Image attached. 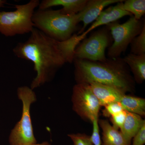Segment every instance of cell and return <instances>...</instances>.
<instances>
[{
	"label": "cell",
	"instance_id": "6da1fadb",
	"mask_svg": "<svg viewBox=\"0 0 145 145\" xmlns=\"http://www.w3.org/2000/svg\"><path fill=\"white\" fill-rule=\"evenodd\" d=\"M81 42L77 34L59 41L34 27L28 39L18 43L13 51L16 57L34 64L36 76L31 85L33 89L50 81L65 64L73 62L75 48Z\"/></svg>",
	"mask_w": 145,
	"mask_h": 145
},
{
	"label": "cell",
	"instance_id": "7a4b0ae2",
	"mask_svg": "<svg viewBox=\"0 0 145 145\" xmlns=\"http://www.w3.org/2000/svg\"><path fill=\"white\" fill-rule=\"evenodd\" d=\"M73 63L76 84L99 83L125 93L135 90L134 78L122 58H109L104 61L74 59Z\"/></svg>",
	"mask_w": 145,
	"mask_h": 145
},
{
	"label": "cell",
	"instance_id": "3957f363",
	"mask_svg": "<svg viewBox=\"0 0 145 145\" xmlns=\"http://www.w3.org/2000/svg\"><path fill=\"white\" fill-rule=\"evenodd\" d=\"M34 27L50 38L64 41L72 37L80 22L78 14L65 15L59 10L46 9L34 11Z\"/></svg>",
	"mask_w": 145,
	"mask_h": 145
},
{
	"label": "cell",
	"instance_id": "277c9868",
	"mask_svg": "<svg viewBox=\"0 0 145 145\" xmlns=\"http://www.w3.org/2000/svg\"><path fill=\"white\" fill-rule=\"evenodd\" d=\"M40 3L39 0H31L16 5L14 11L0 12V33L8 37L31 33L34 28L32 17Z\"/></svg>",
	"mask_w": 145,
	"mask_h": 145
},
{
	"label": "cell",
	"instance_id": "5b68a950",
	"mask_svg": "<svg viewBox=\"0 0 145 145\" xmlns=\"http://www.w3.org/2000/svg\"><path fill=\"white\" fill-rule=\"evenodd\" d=\"M18 98L23 104L20 120L11 131L9 137L10 145H32L37 143L34 135L30 115L31 104L36 101L33 89L26 86L18 89Z\"/></svg>",
	"mask_w": 145,
	"mask_h": 145
},
{
	"label": "cell",
	"instance_id": "8992f818",
	"mask_svg": "<svg viewBox=\"0 0 145 145\" xmlns=\"http://www.w3.org/2000/svg\"><path fill=\"white\" fill-rule=\"evenodd\" d=\"M145 25L144 21L137 20L133 16L124 23L120 24L116 21L107 25L113 40L108 51L109 58L120 57L133 39L141 33Z\"/></svg>",
	"mask_w": 145,
	"mask_h": 145
},
{
	"label": "cell",
	"instance_id": "52a82bcc",
	"mask_svg": "<svg viewBox=\"0 0 145 145\" xmlns=\"http://www.w3.org/2000/svg\"><path fill=\"white\" fill-rule=\"evenodd\" d=\"M113 42L109 29L106 25L94 31L89 38L84 39L76 47L74 59L93 61H104L107 59L105 51Z\"/></svg>",
	"mask_w": 145,
	"mask_h": 145
},
{
	"label": "cell",
	"instance_id": "ba28073f",
	"mask_svg": "<svg viewBox=\"0 0 145 145\" xmlns=\"http://www.w3.org/2000/svg\"><path fill=\"white\" fill-rule=\"evenodd\" d=\"M72 109L84 120L93 121L99 118L101 105L89 84H76L72 89Z\"/></svg>",
	"mask_w": 145,
	"mask_h": 145
},
{
	"label": "cell",
	"instance_id": "9c48e42d",
	"mask_svg": "<svg viewBox=\"0 0 145 145\" xmlns=\"http://www.w3.org/2000/svg\"><path fill=\"white\" fill-rule=\"evenodd\" d=\"M123 0H88L85 6L78 13L80 22L83 25L77 35L82 34L88 25L93 22L99 17L104 8L115 3L123 2Z\"/></svg>",
	"mask_w": 145,
	"mask_h": 145
},
{
	"label": "cell",
	"instance_id": "30bf717a",
	"mask_svg": "<svg viewBox=\"0 0 145 145\" xmlns=\"http://www.w3.org/2000/svg\"><path fill=\"white\" fill-rule=\"evenodd\" d=\"M123 2L117 3L116 5L109 7L103 10L91 25L82 34L78 35L80 40L82 41L88 33L97 27L116 22L126 16H132L129 12L124 10L123 7Z\"/></svg>",
	"mask_w": 145,
	"mask_h": 145
},
{
	"label": "cell",
	"instance_id": "8fae6325",
	"mask_svg": "<svg viewBox=\"0 0 145 145\" xmlns=\"http://www.w3.org/2000/svg\"><path fill=\"white\" fill-rule=\"evenodd\" d=\"M89 84L101 106H105L114 102L119 103L126 94L117 89L99 83L92 82Z\"/></svg>",
	"mask_w": 145,
	"mask_h": 145
},
{
	"label": "cell",
	"instance_id": "7c38bea8",
	"mask_svg": "<svg viewBox=\"0 0 145 145\" xmlns=\"http://www.w3.org/2000/svg\"><path fill=\"white\" fill-rule=\"evenodd\" d=\"M88 0H43L40 2L39 9H48L52 7L61 6V12L65 15L78 14L82 10Z\"/></svg>",
	"mask_w": 145,
	"mask_h": 145
},
{
	"label": "cell",
	"instance_id": "4fadbf2b",
	"mask_svg": "<svg viewBox=\"0 0 145 145\" xmlns=\"http://www.w3.org/2000/svg\"><path fill=\"white\" fill-rule=\"evenodd\" d=\"M98 123L103 131L102 145H131L121 131L111 125L107 120L99 119Z\"/></svg>",
	"mask_w": 145,
	"mask_h": 145
},
{
	"label": "cell",
	"instance_id": "5bb4252c",
	"mask_svg": "<svg viewBox=\"0 0 145 145\" xmlns=\"http://www.w3.org/2000/svg\"><path fill=\"white\" fill-rule=\"evenodd\" d=\"M123 60L132 72L135 82L142 83L145 80V54L137 55L130 53Z\"/></svg>",
	"mask_w": 145,
	"mask_h": 145
},
{
	"label": "cell",
	"instance_id": "9a60e30c",
	"mask_svg": "<svg viewBox=\"0 0 145 145\" xmlns=\"http://www.w3.org/2000/svg\"><path fill=\"white\" fill-rule=\"evenodd\" d=\"M145 123V120L141 116L127 112L126 118L120 131L130 144H131L133 137Z\"/></svg>",
	"mask_w": 145,
	"mask_h": 145
},
{
	"label": "cell",
	"instance_id": "2e32d148",
	"mask_svg": "<svg viewBox=\"0 0 145 145\" xmlns=\"http://www.w3.org/2000/svg\"><path fill=\"white\" fill-rule=\"evenodd\" d=\"M124 110L138 114L141 117L145 115V99L125 94L119 102Z\"/></svg>",
	"mask_w": 145,
	"mask_h": 145
},
{
	"label": "cell",
	"instance_id": "e0dca14e",
	"mask_svg": "<svg viewBox=\"0 0 145 145\" xmlns=\"http://www.w3.org/2000/svg\"><path fill=\"white\" fill-rule=\"evenodd\" d=\"M123 2L124 10L133 15V17L140 20L145 13V0H127Z\"/></svg>",
	"mask_w": 145,
	"mask_h": 145
},
{
	"label": "cell",
	"instance_id": "ac0fdd59",
	"mask_svg": "<svg viewBox=\"0 0 145 145\" xmlns=\"http://www.w3.org/2000/svg\"><path fill=\"white\" fill-rule=\"evenodd\" d=\"M131 52L135 55L145 54V25L142 30L130 44Z\"/></svg>",
	"mask_w": 145,
	"mask_h": 145
},
{
	"label": "cell",
	"instance_id": "d6986e66",
	"mask_svg": "<svg viewBox=\"0 0 145 145\" xmlns=\"http://www.w3.org/2000/svg\"><path fill=\"white\" fill-rule=\"evenodd\" d=\"M103 110V114L106 117H111L124 110L119 102H114L108 104L104 106Z\"/></svg>",
	"mask_w": 145,
	"mask_h": 145
},
{
	"label": "cell",
	"instance_id": "ffe728a7",
	"mask_svg": "<svg viewBox=\"0 0 145 145\" xmlns=\"http://www.w3.org/2000/svg\"><path fill=\"white\" fill-rule=\"evenodd\" d=\"M73 143V145H93L91 141L90 136L84 133L69 134Z\"/></svg>",
	"mask_w": 145,
	"mask_h": 145
},
{
	"label": "cell",
	"instance_id": "44dd1931",
	"mask_svg": "<svg viewBox=\"0 0 145 145\" xmlns=\"http://www.w3.org/2000/svg\"><path fill=\"white\" fill-rule=\"evenodd\" d=\"M127 111L123 110L110 117V121L112 123V126L116 129H121L124 124L126 118Z\"/></svg>",
	"mask_w": 145,
	"mask_h": 145
},
{
	"label": "cell",
	"instance_id": "7402d4cb",
	"mask_svg": "<svg viewBox=\"0 0 145 145\" xmlns=\"http://www.w3.org/2000/svg\"><path fill=\"white\" fill-rule=\"evenodd\" d=\"M99 118H96L92 122L93 129L91 136H90L91 141L94 145H102L99 123Z\"/></svg>",
	"mask_w": 145,
	"mask_h": 145
},
{
	"label": "cell",
	"instance_id": "603a6c76",
	"mask_svg": "<svg viewBox=\"0 0 145 145\" xmlns=\"http://www.w3.org/2000/svg\"><path fill=\"white\" fill-rule=\"evenodd\" d=\"M132 144L144 145L145 143V123L142 125L139 131L133 137Z\"/></svg>",
	"mask_w": 145,
	"mask_h": 145
},
{
	"label": "cell",
	"instance_id": "cb8c5ba5",
	"mask_svg": "<svg viewBox=\"0 0 145 145\" xmlns=\"http://www.w3.org/2000/svg\"><path fill=\"white\" fill-rule=\"evenodd\" d=\"M32 145H51L48 142H44L40 144H35Z\"/></svg>",
	"mask_w": 145,
	"mask_h": 145
},
{
	"label": "cell",
	"instance_id": "d4e9b609",
	"mask_svg": "<svg viewBox=\"0 0 145 145\" xmlns=\"http://www.w3.org/2000/svg\"><path fill=\"white\" fill-rule=\"evenodd\" d=\"M5 1L0 0V8L3 6L4 4L5 3Z\"/></svg>",
	"mask_w": 145,
	"mask_h": 145
}]
</instances>
